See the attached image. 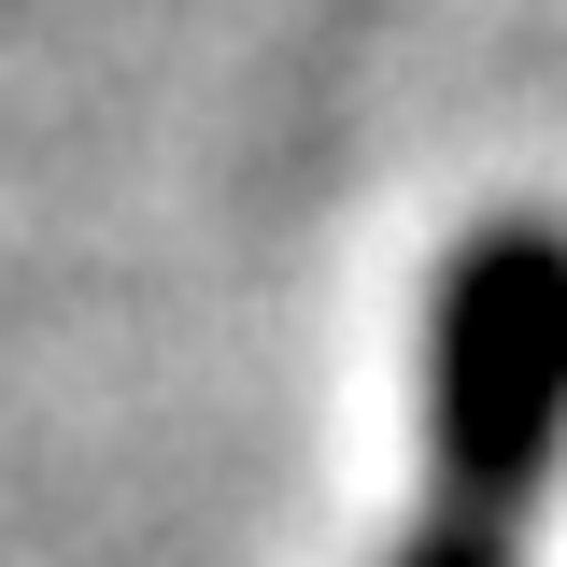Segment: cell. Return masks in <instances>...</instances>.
Wrapping results in <instances>:
<instances>
[{
    "label": "cell",
    "instance_id": "obj_1",
    "mask_svg": "<svg viewBox=\"0 0 567 567\" xmlns=\"http://www.w3.org/2000/svg\"><path fill=\"white\" fill-rule=\"evenodd\" d=\"M425 454L440 511L511 525L567 454V227L511 213L425 298Z\"/></svg>",
    "mask_w": 567,
    "mask_h": 567
},
{
    "label": "cell",
    "instance_id": "obj_2",
    "mask_svg": "<svg viewBox=\"0 0 567 567\" xmlns=\"http://www.w3.org/2000/svg\"><path fill=\"white\" fill-rule=\"evenodd\" d=\"M398 567H511V525H468V511H425L412 525V554Z\"/></svg>",
    "mask_w": 567,
    "mask_h": 567
}]
</instances>
